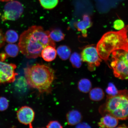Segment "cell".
Here are the masks:
<instances>
[{"instance_id":"25","label":"cell","mask_w":128,"mask_h":128,"mask_svg":"<svg viewBox=\"0 0 128 128\" xmlns=\"http://www.w3.org/2000/svg\"><path fill=\"white\" fill-rule=\"evenodd\" d=\"M46 127L51 128H63L62 126L58 122L56 121H52L50 122L48 124Z\"/></svg>"},{"instance_id":"18","label":"cell","mask_w":128,"mask_h":128,"mask_svg":"<svg viewBox=\"0 0 128 128\" xmlns=\"http://www.w3.org/2000/svg\"><path fill=\"white\" fill-rule=\"evenodd\" d=\"M5 41L8 44H14L18 40V34L15 30H8L4 35Z\"/></svg>"},{"instance_id":"11","label":"cell","mask_w":128,"mask_h":128,"mask_svg":"<svg viewBox=\"0 0 128 128\" xmlns=\"http://www.w3.org/2000/svg\"><path fill=\"white\" fill-rule=\"evenodd\" d=\"M92 25L90 17L88 15H85L82 20L76 23V26L78 31L81 32L83 36L86 37L87 36V30L90 28Z\"/></svg>"},{"instance_id":"15","label":"cell","mask_w":128,"mask_h":128,"mask_svg":"<svg viewBox=\"0 0 128 128\" xmlns=\"http://www.w3.org/2000/svg\"><path fill=\"white\" fill-rule=\"evenodd\" d=\"M89 97L91 100L94 101H99L103 100L104 93L103 90L99 88L91 89L89 92Z\"/></svg>"},{"instance_id":"10","label":"cell","mask_w":128,"mask_h":128,"mask_svg":"<svg viewBox=\"0 0 128 128\" xmlns=\"http://www.w3.org/2000/svg\"><path fill=\"white\" fill-rule=\"evenodd\" d=\"M118 120L112 115L107 114L101 118L98 126L102 128H115L118 124Z\"/></svg>"},{"instance_id":"6","label":"cell","mask_w":128,"mask_h":128,"mask_svg":"<svg viewBox=\"0 0 128 128\" xmlns=\"http://www.w3.org/2000/svg\"><path fill=\"white\" fill-rule=\"evenodd\" d=\"M23 11V6L19 1H9L4 6L1 20L3 22L17 20L21 16Z\"/></svg>"},{"instance_id":"19","label":"cell","mask_w":128,"mask_h":128,"mask_svg":"<svg viewBox=\"0 0 128 128\" xmlns=\"http://www.w3.org/2000/svg\"><path fill=\"white\" fill-rule=\"evenodd\" d=\"M49 36L53 41L60 42L64 40L65 35L60 29L55 28L50 31Z\"/></svg>"},{"instance_id":"12","label":"cell","mask_w":128,"mask_h":128,"mask_svg":"<svg viewBox=\"0 0 128 128\" xmlns=\"http://www.w3.org/2000/svg\"><path fill=\"white\" fill-rule=\"evenodd\" d=\"M57 55V51L55 48L48 46L44 48L41 52V56L46 62L52 61L56 58Z\"/></svg>"},{"instance_id":"28","label":"cell","mask_w":128,"mask_h":128,"mask_svg":"<svg viewBox=\"0 0 128 128\" xmlns=\"http://www.w3.org/2000/svg\"><path fill=\"white\" fill-rule=\"evenodd\" d=\"M14 0H0V1L2 2H8L9 1Z\"/></svg>"},{"instance_id":"27","label":"cell","mask_w":128,"mask_h":128,"mask_svg":"<svg viewBox=\"0 0 128 128\" xmlns=\"http://www.w3.org/2000/svg\"><path fill=\"white\" fill-rule=\"evenodd\" d=\"M77 128H90V127L89 125L85 123H79L77 124Z\"/></svg>"},{"instance_id":"23","label":"cell","mask_w":128,"mask_h":128,"mask_svg":"<svg viewBox=\"0 0 128 128\" xmlns=\"http://www.w3.org/2000/svg\"><path fill=\"white\" fill-rule=\"evenodd\" d=\"M9 105L8 100L6 97H0V111H4L7 110Z\"/></svg>"},{"instance_id":"7","label":"cell","mask_w":128,"mask_h":128,"mask_svg":"<svg viewBox=\"0 0 128 128\" xmlns=\"http://www.w3.org/2000/svg\"><path fill=\"white\" fill-rule=\"evenodd\" d=\"M81 56L82 61L88 63V68L90 71H93L96 67L99 66L102 62L96 48L94 46H89L84 48Z\"/></svg>"},{"instance_id":"5","label":"cell","mask_w":128,"mask_h":128,"mask_svg":"<svg viewBox=\"0 0 128 128\" xmlns=\"http://www.w3.org/2000/svg\"><path fill=\"white\" fill-rule=\"evenodd\" d=\"M110 65L115 76L121 80L128 79V51H114Z\"/></svg>"},{"instance_id":"13","label":"cell","mask_w":128,"mask_h":128,"mask_svg":"<svg viewBox=\"0 0 128 128\" xmlns=\"http://www.w3.org/2000/svg\"><path fill=\"white\" fill-rule=\"evenodd\" d=\"M82 116L80 113L76 110H73L69 112L66 115V119L69 125L74 126L79 124Z\"/></svg>"},{"instance_id":"9","label":"cell","mask_w":128,"mask_h":128,"mask_svg":"<svg viewBox=\"0 0 128 128\" xmlns=\"http://www.w3.org/2000/svg\"><path fill=\"white\" fill-rule=\"evenodd\" d=\"M17 116L20 123L32 127V123L34 119L35 113L31 108L27 106L21 107L17 111Z\"/></svg>"},{"instance_id":"2","label":"cell","mask_w":128,"mask_h":128,"mask_svg":"<svg viewBox=\"0 0 128 128\" xmlns=\"http://www.w3.org/2000/svg\"><path fill=\"white\" fill-rule=\"evenodd\" d=\"M24 74L30 87L41 93L50 92L55 77L52 68L46 65L37 64L25 68Z\"/></svg>"},{"instance_id":"8","label":"cell","mask_w":128,"mask_h":128,"mask_svg":"<svg viewBox=\"0 0 128 128\" xmlns=\"http://www.w3.org/2000/svg\"><path fill=\"white\" fill-rule=\"evenodd\" d=\"M16 68L15 64L0 60V84L14 82L18 75L15 72Z\"/></svg>"},{"instance_id":"1","label":"cell","mask_w":128,"mask_h":128,"mask_svg":"<svg viewBox=\"0 0 128 128\" xmlns=\"http://www.w3.org/2000/svg\"><path fill=\"white\" fill-rule=\"evenodd\" d=\"M50 31L42 27L34 26L24 32L19 38L18 46L21 52L29 59L41 56L42 52L48 46L56 47L49 36Z\"/></svg>"},{"instance_id":"16","label":"cell","mask_w":128,"mask_h":128,"mask_svg":"<svg viewBox=\"0 0 128 128\" xmlns=\"http://www.w3.org/2000/svg\"><path fill=\"white\" fill-rule=\"evenodd\" d=\"M57 52L60 58L63 60H68L71 55V52L70 48L65 45L59 46L57 48Z\"/></svg>"},{"instance_id":"26","label":"cell","mask_w":128,"mask_h":128,"mask_svg":"<svg viewBox=\"0 0 128 128\" xmlns=\"http://www.w3.org/2000/svg\"><path fill=\"white\" fill-rule=\"evenodd\" d=\"M5 41L4 34L1 30H0V48L4 45Z\"/></svg>"},{"instance_id":"22","label":"cell","mask_w":128,"mask_h":128,"mask_svg":"<svg viewBox=\"0 0 128 128\" xmlns=\"http://www.w3.org/2000/svg\"><path fill=\"white\" fill-rule=\"evenodd\" d=\"M106 91L108 96H114L118 95L119 92L114 84L112 82L109 83Z\"/></svg>"},{"instance_id":"24","label":"cell","mask_w":128,"mask_h":128,"mask_svg":"<svg viewBox=\"0 0 128 128\" xmlns=\"http://www.w3.org/2000/svg\"><path fill=\"white\" fill-rule=\"evenodd\" d=\"M124 24L122 20H118L115 21L114 22V27L117 30H120L124 28Z\"/></svg>"},{"instance_id":"21","label":"cell","mask_w":128,"mask_h":128,"mask_svg":"<svg viewBox=\"0 0 128 128\" xmlns=\"http://www.w3.org/2000/svg\"><path fill=\"white\" fill-rule=\"evenodd\" d=\"M39 1L41 6L44 8L50 10L57 6L59 0H39Z\"/></svg>"},{"instance_id":"14","label":"cell","mask_w":128,"mask_h":128,"mask_svg":"<svg viewBox=\"0 0 128 128\" xmlns=\"http://www.w3.org/2000/svg\"><path fill=\"white\" fill-rule=\"evenodd\" d=\"M20 49L18 46L14 44H8L4 48V54L7 58L8 57L14 58L18 54Z\"/></svg>"},{"instance_id":"17","label":"cell","mask_w":128,"mask_h":128,"mask_svg":"<svg viewBox=\"0 0 128 128\" xmlns=\"http://www.w3.org/2000/svg\"><path fill=\"white\" fill-rule=\"evenodd\" d=\"M92 84L88 79L84 78L81 79L78 84V88L82 92L87 93L92 89Z\"/></svg>"},{"instance_id":"3","label":"cell","mask_w":128,"mask_h":128,"mask_svg":"<svg viewBox=\"0 0 128 128\" xmlns=\"http://www.w3.org/2000/svg\"><path fill=\"white\" fill-rule=\"evenodd\" d=\"M127 29L125 27L118 32H109L104 34L97 44L100 58L107 62L114 51L122 50L128 51Z\"/></svg>"},{"instance_id":"4","label":"cell","mask_w":128,"mask_h":128,"mask_svg":"<svg viewBox=\"0 0 128 128\" xmlns=\"http://www.w3.org/2000/svg\"><path fill=\"white\" fill-rule=\"evenodd\" d=\"M102 111L120 120L128 119V91H119L118 95L108 96Z\"/></svg>"},{"instance_id":"20","label":"cell","mask_w":128,"mask_h":128,"mask_svg":"<svg viewBox=\"0 0 128 128\" xmlns=\"http://www.w3.org/2000/svg\"><path fill=\"white\" fill-rule=\"evenodd\" d=\"M70 60L74 68H79L82 64V59L81 56L78 53L74 52L70 56Z\"/></svg>"}]
</instances>
